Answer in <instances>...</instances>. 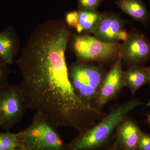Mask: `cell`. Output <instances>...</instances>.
Instances as JSON below:
<instances>
[{"mask_svg":"<svg viewBox=\"0 0 150 150\" xmlns=\"http://www.w3.org/2000/svg\"><path fill=\"white\" fill-rule=\"evenodd\" d=\"M142 105L144 103L140 100L134 99L115 108L95 126L79 134L68 144L69 150H96L102 147L109 142L129 112Z\"/></svg>","mask_w":150,"mask_h":150,"instance_id":"cell-1","label":"cell"},{"mask_svg":"<svg viewBox=\"0 0 150 150\" xmlns=\"http://www.w3.org/2000/svg\"><path fill=\"white\" fill-rule=\"evenodd\" d=\"M57 128L43 115L35 113L30 125L16 133L18 148L23 150H69Z\"/></svg>","mask_w":150,"mask_h":150,"instance_id":"cell-2","label":"cell"},{"mask_svg":"<svg viewBox=\"0 0 150 150\" xmlns=\"http://www.w3.org/2000/svg\"><path fill=\"white\" fill-rule=\"evenodd\" d=\"M68 73L75 93L92 106L106 75L104 70L99 66L80 61L68 68Z\"/></svg>","mask_w":150,"mask_h":150,"instance_id":"cell-3","label":"cell"},{"mask_svg":"<svg viewBox=\"0 0 150 150\" xmlns=\"http://www.w3.org/2000/svg\"><path fill=\"white\" fill-rule=\"evenodd\" d=\"M72 47L75 55L81 62H108L121 56L120 43H104L88 34L76 35Z\"/></svg>","mask_w":150,"mask_h":150,"instance_id":"cell-4","label":"cell"},{"mask_svg":"<svg viewBox=\"0 0 150 150\" xmlns=\"http://www.w3.org/2000/svg\"><path fill=\"white\" fill-rule=\"evenodd\" d=\"M25 110L18 86L8 84L0 88L1 127L9 129L22 119Z\"/></svg>","mask_w":150,"mask_h":150,"instance_id":"cell-5","label":"cell"},{"mask_svg":"<svg viewBox=\"0 0 150 150\" xmlns=\"http://www.w3.org/2000/svg\"><path fill=\"white\" fill-rule=\"evenodd\" d=\"M122 59L121 57L115 60L108 72L105 75L100 88L92 106L101 110V108L114 97L124 86L123 78Z\"/></svg>","mask_w":150,"mask_h":150,"instance_id":"cell-6","label":"cell"},{"mask_svg":"<svg viewBox=\"0 0 150 150\" xmlns=\"http://www.w3.org/2000/svg\"><path fill=\"white\" fill-rule=\"evenodd\" d=\"M121 57L124 62L132 66L139 65L150 59V42L139 32L130 33L121 44Z\"/></svg>","mask_w":150,"mask_h":150,"instance_id":"cell-7","label":"cell"},{"mask_svg":"<svg viewBox=\"0 0 150 150\" xmlns=\"http://www.w3.org/2000/svg\"><path fill=\"white\" fill-rule=\"evenodd\" d=\"M130 33L124 28L123 21L113 13H103L101 22L93 33L94 37L105 43H120L128 39Z\"/></svg>","mask_w":150,"mask_h":150,"instance_id":"cell-8","label":"cell"},{"mask_svg":"<svg viewBox=\"0 0 150 150\" xmlns=\"http://www.w3.org/2000/svg\"><path fill=\"white\" fill-rule=\"evenodd\" d=\"M103 13L96 10H79L66 14L65 20L68 25L80 34L94 33L102 20Z\"/></svg>","mask_w":150,"mask_h":150,"instance_id":"cell-9","label":"cell"},{"mask_svg":"<svg viewBox=\"0 0 150 150\" xmlns=\"http://www.w3.org/2000/svg\"><path fill=\"white\" fill-rule=\"evenodd\" d=\"M116 130L115 142L118 150H137L143 132L134 121L125 118Z\"/></svg>","mask_w":150,"mask_h":150,"instance_id":"cell-10","label":"cell"},{"mask_svg":"<svg viewBox=\"0 0 150 150\" xmlns=\"http://www.w3.org/2000/svg\"><path fill=\"white\" fill-rule=\"evenodd\" d=\"M116 5L134 19L144 24L148 23L150 14L142 0H117Z\"/></svg>","mask_w":150,"mask_h":150,"instance_id":"cell-11","label":"cell"},{"mask_svg":"<svg viewBox=\"0 0 150 150\" xmlns=\"http://www.w3.org/2000/svg\"><path fill=\"white\" fill-rule=\"evenodd\" d=\"M124 86L128 87L133 95L142 86L147 83L146 68L140 65L132 66L123 71Z\"/></svg>","mask_w":150,"mask_h":150,"instance_id":"cell-12","label":"cell"},{"mask_svg":"<svg viewBox=\"0 0 150 150\" xmlns=\"http://www.w3.org/2000/svg\"><path fill=\"white\" fill-rule=\"evenodd\" d=\"M16 41L11 29L0 32V57L6 64H12L15 53Z\"/></svg>","mask_w":150,"mask_h":150,"instance_id":"cell-13","label":"cell"},{"mask_svg":"<svg viewBox=\"0 0 150 150\" xmlns=\"http://www.w3.org/2000/svg\"><path fill=\"white\" fill-rule=\"evenodd\" d=\"M18 147L16 133L0 132V150L11 149Z\"/></svg>","mask_w":150,"mask_h":150,"instance_id":"cell-14","label":"cell"},{"mask_svg":"<svg viewBox=\"0 0 150 150\" xmlns=\"http://www.w3.org/2000/svg\"><path fill=\"white\" fill-rule=\"evenodd\" d=\"M103 0H78L79 10H96Z\"/></svg>","mask_w":150,"mask_h":150,"instance_id":"cell-15","label":"cell"},{"mask_svg":"<svg viewBox=\"0 0 150 150\" xmlns=\"http://www.w3.org/2000/svg\"><path fill=\"white\" fill-rule=\"evenodd\" d=\"M137 150H150V134L143 133L138 142Z\"/></svg>","mask_w":150,"mask_h":150,"instance_id":"cell-16","label":"cell"},{"mask_svg":"<svg viewBox=\"0 0 150 150\" xmlns=\"http://www.w3.org/2000/svg\"><path fill=\"white\" fill-rule=\"evenodd\" d=\"M6 65L0 57V88L8 84L7 81V71Z\"/></svg>","mask_w":150,"mask_h":150,"instance_id":"cell-17","label":"cell"},{"mask_svg":"<svg viewBox=\"0 0 150 150\" xmlns=\"http://www.w3.org/2000/svg\"><path fill=\"white\" fill-rule=\"evenodd\" d=\"M146 75L148 83L150 84V66L146 68Z\"/></svg>","mask_w":150,"mask_h":150,"instance_id":"cell-18","label":"cell"},{"mask_svg":"<svg viewBox=\"0 0 150 150\" xmlns=\"http://www.w3.org/2000/svg\"><path fill=\"white\" fill-rule=\"evenodd\" d=\"M107 150H118V147H117V145H116L115 142H114L113 144Z\"/></svg>","mask_w":150,"mask_h":150,"instance_id":"cell-19","label":"cell"},{"mask_svg":"<svg viewBox=\"0 0 150 150\" xmlns=\"http://www.w3.org/2000/svg\"><path fill=\"white\" fill-rule=\"evenodd\" d=\"M6 150H23L19 148H16V149H11Z\"/></svg>","mask_w":150,"mask_h":150,"instance_id":"cell-20","label":"cell"},{"mask_svg":"<svg viewBox=\"0 0 150 150\" xmlns=\"http://www.w3.org/2000/svg\"><path fill=\"white\" fill-rule=\"evenodd\" d=\"M2 125V120L1 118V115H0V127H1Z\"/></svg>","mask_w":150,"mask_h":150,"instance_id":"cell-21","label":"cell"},{"mask_svg":"<svg viewBox=\"0 0 150 150\" xmlns=\"http://www.w3.org/2000/svg\"><path fill=\"white\" fill-rule=\"evenodd\" d=\"M148 118H149V123H150V114L149 115V117H148Z\"/></svg>","mask_w":150,"mask_h":150,"instance_id":"cell-22","label":"cell"},{"mask_svg":"<svg viewBox=\"0 0 150 150\" xmlns=\"http://www.w3.org/2000/svg\"><path fill=\"white\" fill-rule=\"evenodd\" d=\"M147 105H150V101H149V102L147 104Z\"/></svg>","mask_w":150,"mask_h":150,"instance_id":"cell-23","label":"cell"}]
</instances>
